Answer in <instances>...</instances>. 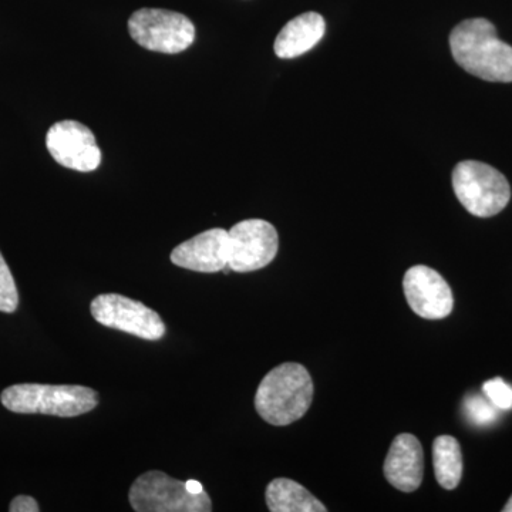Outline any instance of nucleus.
Wrapping results in <instances>:
<instances>
[{"label":"nucleus","instance_id":"nucleus-1","mask_svg":"<svg viewBox=\"0 0 512 512\" xmlns=\"http://www.w3.org/2000/svg\"><path fill=\"white\" fill-rule=\"evenodd\" d=\"M451 53L458 66L487 82H512V46L498 39L490 20L461 22L450 35Z\"/></svg>","mask_w":512,"mask_h":512},{"label":"nucleus","instance_id":"nucleus-2","mask_svg":"<svg viewBox=\"0 0 512 512\" xmlns=\"http://www.w3.org/2000/svg\"><path fill=\"white\" fill-rule=\"evenodd\" d=\"M313 382L306 367L284 363L262 379L255 396L256 412L272 426H288L311 407Z\"/></svg>","mask_w":512,"mask_h":512},{"label":"nucleus","instance_id":"nucleus-3","mask_svg":"<svg viewBox=\"0 0 512 512\" xmlns=\"http://www.w3.org/2000/svg\"><path fill=\"white\" fill-rule=\"evenodd\" d=\"M0 402L13 413L76 417L96 409L99 394L84 386L22 383L3 390Z\"/></svg>","mask_w":512,"mask_h":512},{"label":"nucleus","instance_id":"nucleus-4","mask_svg":"<svg viewBox=\"0 0 512 512\" xmlns=\"http://www.w3.org/2000/svg\"><path fill=\"white\" fill-rule=\"evenodd\" d=\"M453 188L461 205L480 218L500 214L511 198L507 178L480 161L458 163L453 171Z\"/></svg>","mask_w":512,"mask_h":512},{"label":"nucleus","instance_id":"nucleus-5","mask_svg":"<svg viewBox=\"0 0 512 512\" xmlns=\"http://www.w3.org/2000/svg\"><path fill=\"white\" fill-rule=\"evenodd\" d=\"M131 507L137 512H210L211 498L194 493L187 481L175 480L163 471L141 474L130 488Z\"/></svg>","mask_w":512,"mask_h":512},{"label":"nucleus","instance_id":"nucleus-6","mask_svg":"<svg viewBox=\"0 0 512 512\" xmlns=\"http://www.w3.org/2000/svg\"><path fill=\"white\" fill-rule=\"evenodd\" d=\"M134 42L151 52H184L194 43L195 26L183 13L164 9H140L128 19Z\"/></svg>","mask_w":512,"mask_h":512},{"label":"nucleus","instance_id":"nucleus-7","mask_svg":"<svg viewBox=\"0 0 512 512\" xmlns=\"http://www.w3.org/2000/svg\"><path fill=\"white\" fill-rule=\"evenodd\" d=\"M90 311L100 325L130 333L137 338L158 340L165 335L163 319L156 311L119 293L97 296L90 305Z\"/></svg>","mask_w":512,"mask_h":512},{"label":"nucleus","instance_id":"nucleus-8","mask_svg":"<svg viewBox=\"0 0 512 512\" xmlns=\"http://www.w3.org/2000/svg\"><path fill=\"white\" fill-rule=\"evenodd\" d=\"M228 234L231 271L241 274L258 271L271 264L278 254V232L268 221H241L229 229Z\"/></svg>","mask_w":512,"mask_h":512},{"label":"nucleus","instance_id":"nucleus-9","mask_svg":"<svg viewBox=\"0 0 512 512\" xmlns=\"http://www.w3.org/2000/svg\"><path fill=\"white\" fill-rule=\"evenodd\" d=\"M46 147L56 163L80 173H92L101 163V150L89 127L74 120L59 121L47 131Z\"/></svg>","mask_w":512,"mask_h":512},{"label":"nucleus","instance_id":"nucleus-10","mask_svg":"<svg viewBox=\"0 0 512 512\" xmlns=\"http://www.w3.org/2000/svg\"><path fill=\"white\" fill-rule=\"evenodd\" d=\"M404 295L416 315L429 320L447 318L453 311L454 298L446 279L429 268L416 265L403 279Z\"/></svg>","mask_w":512,"mask_h":512},{"label":"nucleus","instance_id":"nucleus-11","mask_svg":"<svg viewBox=\"0 0 512 512\" xmlns=\"http://www.w3.org/2000/svg\"><path fill=\"white\" fill-rule=\"evenodd\" d=\"M171 262L180 268L214 274L227 268L229 234L222 228H212L188 239L171 252Z\"/></svg>","mask_w":512,"mask_h":512},{"label":"nucleus","instance_id":"nucleus-12","mask_svg":"<svg viewBox=\"0 0 512 512\" xmlns=\"http://www.w3.org/2000/svg\"><path fill=\"white\" fill-rule=\"evenodd\" d=\"M424 457L420 441L412 434H400L384 461V477L397 490L413 493L423 480Z\"/></svg>","mask_w":512,"mask_h":512},{"label":"nucleus","instance_id":"nucleus-13","mask_svg":"<svg viewBox=\"0 0 512 512\" xmlns=\"http://www.w3.org/2000/svg\"><path fill=\"white\" fill-rule=\"evenodd\" d=\"M325 19L316 12H306L286 23L275 40V55L279 59H293L305 55L325 36Z\"/></svg>","mask_w":512,"mask_h":512},{"label":"nucleus","instance_id":"nucleus-14","mask_svg":"<svg viewBox=\"0 0 512 512\" xmlns=\"http://www.w3.org/2000/svg\"><path fill=\"white\" fill-rule=\"evenodd\" d=\"M266 505L272 512H325L326 507L305 487L289 478H276L265 493Z\"/></svg>","mask_w":512,"mask_h":512},{"label":"nucleus","instance_id":"nucleus-15","mask_svg":"<svg viewBox=\"0 0 512 512\" xmlns=\"http://www.w3.org/2000/svg\"><path fill=\"white\" fill-rule=\"evenodd\" d=\"M434 473L441 487L454 490L463 477V454L458 441L451 436H440L433 444Z\"/></svg>","mask_w":512,"mask_h":512},{"label":"nucleus","instance_id":"nucleus-16","mask_svg":"<svg viewBox=\"0 0 512 512\" xmlns=\"http://www.w3.org/2000/svg\"><path fill=\"white\" fill-rule=\"evenodd\" d=\"M19 292L5 258L0 254V312L13 313L18 309Z\"/></svg>","mask_w":512,"mask_h":512},{"label":"nucleus","instance_id":"nucleus-17","mask_svg":"<svg viewBox=\"0 0 512 512\" xmlns=\"http://www.w3.org/2000/svg\"><path fill=\"white\" fill-rule=\"evenodd\" d=\"M464 410H466L468 420L477 426H488V424L494 423L498 416L497 407L490 400H485L481 396L467 397L464 402Z\"/></svg>","mask_w":512,"mask_h":512},{"label":"nucleus","instance_id":"nucleus-18","mask_svg":"<svg viewBox=\"0 0 512 512\" xmlns=\"http://www.w3.org/2000/svg\"><path fill=\"white\" fill-rule=\"evenodd\" d=\"M483 390L487 399L494 404L497 409H512V387L505 383L503 379L488 380L484 383Z\"/></svg>","mask_w":512,"mask_h":512},{"label":"nucleus","instance_id":"nucleus-19","mask_svg":"<svg viewBox=\"0 0 512 512\" xmlns=\"http://www.w3.org/2000/svg\"><path fill=\"white\" fill-rule=\"evenodd\" d=\"M10 512H39V504L33 497H29V495H18V497L13 498L12 503H10L9 507Z\"/></svg>","mask_w":512,"mask_h":512},{"label":"nucleus","instance_id":"nucleus-20","mask_svg":"<svg viewBox=\"0 0 512 512\" xmlns=\"http://www.w3.org/2000/svg\"><path fill=\"white\" fill-rule=\"evenodd\" d=\"M503 511L504 512H512V495H511L510 501H508V503L505 504Z\"/></svg>","mask_w":512,"mask_h":512}]
</instances>
